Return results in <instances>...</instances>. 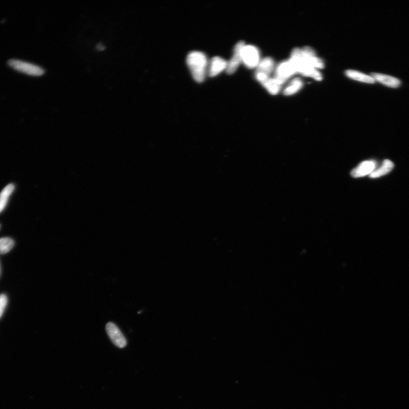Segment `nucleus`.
Instances as JSON below:
<instances>
[{"label":"nucleus","instance_id":"14","mask_svg":"<svg viewBox=\"0 0 409 409\" xmlns=\"http://www.w3.org/2000/svg\"><path fill=\"white\" fill-rule=\"evenodd\" d=\"M274 66V61L272 58H265L261 60L257 66L256 73L264 74L269 76L273 71Z\"/></svg>","mask_w":409,"mask_h":409},{"label":"nucleus","instance_id":"16","mask_svg":"<svg viewBox=\"0 0 409 409\" xmlns=\"http://www.w3.org/2000/svg\"><path fill=\"white\" fill-rule=\"evenodd\" d=\"M303 86L302 80L299 78L294 79L290 83L288 86L284 90L285 96H291L297 93Z\"/></svg>","mask_w":409,"mask_h":409},{"label":"nucleus","instance_id":"19","mask_svg":"<svg viewBox=\"0 0 409 409\" xmlns=\"http://www.w3.org/2000/svg\"><path fill=\"white\" fill-rule=\"evenodd\" d=\"M8 302V298L6 295H0V318L3 315L5 309H6Z\"/></svg>","mask_w":409,"mask_h":409},{"label":"nucleus","instance_id":"7","mask_svg":"<svg viewBox=\"0 0 409 409\" xmlns=\"http://www.w3.org/2000/svg\"><path fill=\"white\" fill-rule=\"evenodd\" d=\"M302 58L303 62L313 69H323L324 63L323 61L316 56L315 52L311 47H305L301 49Z\"/></svg>","mask_w":409,"mask_h":409},{"label":"nucleus","instance_id":"3","mask_svg":"<svg viewBox=\"0 0 409 409\" xmlns=\"http://www.w3.org/2000/svg\"><path fill=\"white\" fill-rule=\"evenodd\" d=\"M8 64L12 69L28 75L40 77L45 74V70L40 66L17 59L8 60Z\"/></svg>","mask_w":409,"mask_h":409},{"label":"nucleus","instance_id":"15","mask_svg":"<svg viewBox=\"0 0 409 409\" xmlns=\"http://www.w3.org/2000/svg\"><path fill=\"white\" fill-rule=\"evenodd\" d=\"M15 186L13 184H8L0 193V213L6 208L9 198L14 191Z\"/></svg>","mask_w":409,"mask_h":409},{"label":"nucleus","instance_id":"20","mask_svg":"<svg viewBox=\"0 0 409 409\" xmlns=\"http://www.w3.org/2000/svg\"><path fill=\"white\" fill-rule=\"evenodd\" d=\"M96 49L98 51H103L106 49V47L101 44H99L97 45Z\"/></svg>","mask_w":409,"mask_h":409},{"label":"nucleus","instance_id":"10","mask_svg":"<svg viewBox=\"0 0 409 409\" xmlns=\"http://www.w3.org/2000/svg\"><path fill=\"white\" fill-rule=\"evenodd\" d=\"M227 66V61L221 58V57L215 56L211 61L209 69V75L211 77H215L218 75L226 70Z\"/></svg>","mask_w":409,"mask_h":409},{"label":"nucleus","instance_id":"2","mask_svg":"<svg viewBox=\"0 0 409 409\" xmlns=\"http://www.w3.org/2000/svg\"><path fill=\"white\" fill-rule=\"evenodd\" d=\"M289 60L291 61L297 73L317 81L322 80V75L316 69L310 67L303 62L301 49H295L292 52L291 58Z\"/></svg>","mask_w":409,"mask_h":409},{"label":"nucleus","instance_id":"13","mask_svg":"<svg viewBox=\"0 0 409 409\" xmlns=\"http://www.w3.org/2000/svg\"><path fill=\"white\" fill-rule=\"evenodd\" d=\"M346 74L349 78L356 81H359V82L368 84H373L376 82L374 79L371 77L370 76L361 73L359 72V71L350 70H347Z\"/></svg>","mask_w":409,"mask_h":409},{"label":"nucleus","instance_id":"1","mask_svg":"<svg viewBox=\"0 0 409 409\" xmlns=\"http://www.w3.org/2000/svg\"><path fill=\"white\" fill-rule=\"evenodd\" d=\"M187 63L194 80L197 83L203 82L208 63L206 55L200 51H192L187 56Z\"/></svg>","mask_w":409,"mask_h":409},{"label":"nucleus","instance_id":"8","mask_svg":"<svg viewBox=\"0 0 409 409\" xmlns=\"http://www.w3.org/2000/svg\"><path fill=\"white\" fill-rule=\"evenodd\" d=\"M296 73H297V71L291 61H284L279 65L277 72H276L275 79L282 84Z\"/></svg>","mask_w":409,"mask_h":409},{"label":"nucleus","instance_id":"12","mask_svg":"<svg viewBox=\"0 0 409 409\" xmlns=\"http://www.w3.org/2000/svg\"><path fill=\"white\" fill-rule=\"evenodd\" d=\"M394 168V164L392 161L386 159L379 168L376 169L373 172L369 175L371 178H378L383 176L389 174Z\"/></svg>","mask_w":409,"mask_h":409},{"label":"nucleus","instance_id":"11","mask_svg":"<svg viewBox=\"0 0 409 409\" xmlns=\"http://www.w3.org/2000/svg\"><path fill=\"white\" fill-rule=\"evenodd\" d=\"M370 77L373 78L375 81L391 88H397L401 85V81L399 79L386 75L380 74L378 73H372Z\"/></svg>","mask_w":409,"mask_h":409},{"label":"nucleus","instance_id":"9","mask_svg":"<svg viewBox=\"0 0 409 409\" xmlns=\"http://www.w3.org/2000/svg\"><path fill=\"white\" fill-rule=\"evenodd\" d=\"M377 162L374 160H367L360 163L351 172L354 178H361L370 175L377 168Z\"/></svg>","mask_w":409,"mask_h":409},{"label":"nucleus","instance_id":"17","mask_svg":"<svg viewBox=\"0 0 409 409\" xmlns=\"http://www.w3.org/2000/svg\"><path fill=\"white\" fill-rule=\"evenodd\" d=\"M262 85L271 94L276 95L280 91L282 84L275 78H269Z\"/></svg>","mask_w":409,"mask_h":409},{"label":"nucleus","instance_id":"6","mask_svg":"<svg viewBox=\"0 0 409 409\" xmlns=\"http://www.w3.org/2000/svg\"><path fill=\"white\" fill-rule=\"evenodd\" d=\"M107 334L113 344L119 347L123 348L127 345V341L119 328L113 322H109L106 325Z\"/></svg>","mask_w":409,"mask_h":409},{"label":"nucleus","instance_id":"5","mask_svg":"<svg viewBox=\"0 0 409 409\" xmlns=\"http://www.w3.org/2000/svg\"><path fill=\"white\" fill-rule=\"evenodd\" d=\"M245 45L244 42L240 41L235 46L234 54L231 59L227 61L226 71L228 74H234L242 63V50Z\"/></svg>","mask_w":409,"mask_h":409},{"label":"nucleus","instance_id":"18","mask_svg":"<svg viewBox=\"0 0 409 409\" xmlns=\"http://www.w3.org/2000/svg\"><path fill=\"white\" fill-rule=\"evenodd\" d=\"M14 246V241L10 237L0 238V254H5L9 253Z\"/></svg>","mask_w":409,"mask_h":409},{"label":"nucleus","instance_id":"4","mask_svg":"<svg viewBox=\"0 0 409 409\" xmlns=\"http://www.w3.org/2000/svg\"><path fill=\"white\" fill-rule=\"evenodd\" d=\"M260 62L259 51L254 46L245 45L242 50V63L249 69L256 68Z\"/></svg>","mask_w":409,"mask_h":409}]
</instances>
